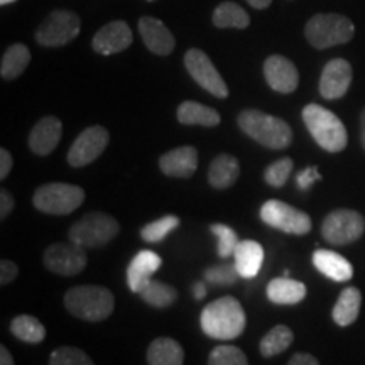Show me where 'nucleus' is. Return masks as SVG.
Wrapping results in <instances>:
<instances>
[{"label": "nucleus", "mask_w": 365, "mask_h": 365, "mask_svg": "<svg viewBox=\"0 0 365 365\" xmlns=\"http://www.w3.org/2000/svg\"><path fill=\"white\" fill-rule=\"evenodd\" d=\"M86 262L85 249L73 242H58L44 252V266L59 276H76L86 267Z\"/></svg>", "instance_id": "13"}, {"label": "nucleus", "mask_w": 365, "mask_h": 365, "mask_svg": "<svg viewBox=\"0 0 365 365\" xmlns=\"http://www.w3.org/2000/svg\"><path fill=\"white\" fill-rule=\"evenodd\" d=\"M65 307L73 317L85 322H102L115 308L110 289L103 286H75L65 294Z\"/></svg>", "instance_id": "3"}, {"label": "nucleus", "mask_w": 365, "mask_h": 365, "mask_svg": "<svg viewBox=\"0 0 365 365\" xmlns=\"http://www.w3.org/2000/svg\"><path fill=\"white\" fill-rule=\"evenodd\" d=\"M355 26L341 14H317L304 27L308 43L317 49H328L345 44L354 38Z\"/></svg>", "instance_id": "5"}, {"label": "nucleus", "mask_w": 365, "mask_h": 365, "mask_svg": "<svg viewBox=\"0 0 365 365\" xmlns=\"http://www.w3.org/2000/svg\"><path fill=\"white\" fill-rule=\"evenodd\" d=\"M293 159L291 158H281L276 163H272L271 166L264 171V181L267 182L272 188H281L286 185L287 178L291 176L293 171Z\"/></svg>", "instance_id": "36"}, {"label": "nucleus", "mask_w": 365, "mask_h": 365, "mask_svg": "<svg viewBox=\"0 0 365 365\" xmlns=\"http://www.w3.org/2000/svg\"><path fill=\"white\" fill-rule=\"evenodd\" d=\"M208 365H249L247 357L234 345H218L212 350Z\"/></svg>", "instance_id": "35"}, {"label": "nucleus", "mask_w": 365, "mask_h": 365, "mask_svg": "<svg viewBox=\"0 0 365 365\" xmlns=\"http://www.w3.org/2000/svg\"><path fill=\"white\" fill-rule=\"evenodd\" d=\"M17 274H19V267H17L16 262L7 261V259H4V261L0 262V284H11V282L17 277Z\"/></svg>", "instance_id": "40"}, {"label": "nucleus", "mask_w": 365, "mask_h": 365, "mask_svg": "<svg viewBox=\"0 0 365 365\" xmlns=\"http://www.w3.org/2000/svg\"><path fill=\"white\" fill-rule=\"evenodd\" d=\"M140 298L145 303L150 304V307L154 308H168L171 307L173 303H175L176 298H178V293L176 289L170 284H166V282H161V281H153L150 279L148 284L143 287V291H140Z\"/></svg>", "instance_id": "32"}, {"label": "nucleus", "mask_w": 365, "mask_h": 365, "mask_svg": "<svg viewBox=\"0 0 365 365\" xmlns=\"http://www.w3.org/2000/svg\"><path fill=\"white\" fill-rule=\"evenodd\" d=\"M11 333L26 344H41L46 339V328L38 318L31 314H19L11 322Z\"/></svg>", "instance_id": "30"}, {"label": "nucleus", "mask_w": 365, "mask_h": 365, "mask_svg": "<svg viewBox=\"0 0 365 365\" xmlns=\"http://www.w3.org/2000/svg\"><path fill=\"white\" fill-rule=\"evenodd\" d=\"M245 317L242 304L232 296L215 299L207 304L200 317V325L205 335L215 340H234L245 330Z\"/></svg>", "instance_id": "1"}, {"label": "nucleus", "mask_w": 365, "mask_h": 365, "mask_svg": "<svg viewBox=\"0 0 365 365\" xmlns=\"http://www.w3.org/2000/svg\"><path fill=\"white\" fill-rule=\"evenodd\" d=\"M237 124L244 134L267 149L281 150L289 148L293 143V130L287 122L255 108L240 112Z\"/></svg>", "instance_id": "2"}, {"label": "nucleus", "mask_w": 365, "mask_h": 365, "mask_svg": "<svg viewBox=\"0 0 365 365\" xmlns=\"http://www.w3.org/2000/svg\"><path fill=\"white\" fill-rule=\"evenodd\" d=\"M61 134L63 125L59 118L53 115L41 118L29 134V148L38 156H49L58 148Z\"/></svg>", "instance_id": "18"}, {"label": "nucleus", "mask_w": 365, "mask_h": 365, "mask_svg": "<svg viewBox=\"0 0 365 365\" xmlns=\"http://www.w3.org/2000/svg\"><path fill=\"white\" fill-rule=\"evenodd\" d=\"M14 210V198L7 190L0 191V218H7Z\"/></svg>", "instance_id": "41"}, {"label": "nucleus", "mask_w": 365, "mask_h": 365, "mask_svg": "<svg viewBox=\"0 0 365 365\" xmlns=\"http://www.w3.org/2000/svg\"><path fill=\"white\" fill-rule=\"evenodd\" d=\"M303 120L317 144L328 153H340L349 144L345 125L335 113L322 105H307L303 108Z\"/></svg>", "instance_id": "4"}, {"label": "nucleus", "mask_w": 365, "mask_h": 365, "mask_svg": "<svg viewBox=\"0 0 365 365\" xmlns=\"http://www.w3.org/2000/svg\"><path fill=\"white\" fill-rule=\"evenodd\" d=\"M159 168L166 176L190 178L198 168V150L193 145H182L163 154L159 158Z\"/></svg>", "instance_id": "19"}, {"label": "nucleus", "mask_w": 365, "mask_h": 365, "mask_svg": "<svg viewBox=\"0 0 365 365\" xmlns=\"http://www.w3.org/2000/svg\"><path fill=\"white\" fill-rule=\"evenodd\" d=\"M352 83V66L346 59L336 58L327 63L319 78V93L327 100H339Z\"/></svg>", "instance_id": "15"}, {"label": "nucleus", "mask_w": 365, "mask_h": 365, "mask_svg": "<svg viewBox=\"0 0 365 365\" xmlns=\"http://www.w3.org/2000/svg\"><path fill=\"white\" fill-rule=\"evenodd\" d=\"M31 61V51L26 44H12L2 56L0 75L4 80H16L26 71Z\"/></svg>", "instance_id": "29"}, {"label": "nucleus", "mask_w": 365, "mask_h": 365, "mask_svg": "<svg viewBox=\"0 0 365 365\" xmlns=\"http://www.w3.org/2000/svg\"><path fill=\"white\" fill-rule=\"evenodd\" d=\"M148 2H154V0H148Z\"/></svg>", "instance_id": "49"}, {"label": "nucleus", "mask_w": 365, "mask_h": 365, "mask_svg": "<svg viewBox=\"0 0 365 365\" xmlns=\"http://www.w3.org/2000/svg\"><path fill=\"white\" fill-rule=\"evenodd\" d=\"M149 365H182L185 352L182 346L173 339H156L148 349Z\"/></svg>", "instance_id": "27"}, {"label": "nucleus", "mask_w": 365, "mask_h": 365, "mask_svg": "<svg viewBox=\"0 0 365 365\" xmlns=\"http://www.w3.org/2000/svg\"><path fill=\"white\" fill-rule=\"evenodd\" d=\"M360 307H362V294H360L359 287H345L340 293L339 299H336L335 307H333V322L339 327L352 325L355 319L359 318Z\"/></svg>", "instance_id": "25"}, {"label": "nucleus", "mask_w": 365, "mask_h": 365, "mask_svg": "<svg viewBox=\"0 0 365 365\" xmlns=\"http://www.w3.org/2000/svg\"><path fill=\"white\" fill-rule=\"evenodd\" d=\"M161 267V257L153 250H140L127 267V284L139 294L143 287L153 279V274Z\"/></svg>", "instance_id": "20"}, {"label": "nucleus", "mask_w": 365, "mask_h": 365, "mask_svg": "<svg viewBox=\"0 0 365 365\" xmlns=\"http://www.w3.org/2000/svg\"><path fill=\"white\" fill-rule=\"evenodd\" d=\"M307 286L289 276L276 277L267 284V298L274 304H298L307 298Z\"/></svg>", "instance_id": "23"}, {"label": "nucleus", "mask_w": 365, "mask_h": 365, "mask_svg": "<svg viewBox=\"0 0 365 365\" xmlns=\"http://www.w3.org/2000/svg\"><path fill=\"white\" fill-rule=\"evenodd\" d=\"M313 264L319 272L336 282H346L352 279L354 267L344 255L333 252V250L318 249L313 254Z\"/></svg>", "instance_id": "21"}, {"label": "nucleus", "mask_w": 365, "mask_h": 365, "mask_svg": "<svg viewBox=\"0 0 365 365\" xmlns=\"http://www.w3.org/2000/svg\"><path fill=\"white\" fill-rule=\"evenodd\" d=\"M240 164L237 158L230 154H220L213 159L208 170V181L213 188L225 190L230 188L234 182L239 180Z\"/></svg>", "instance_id": "24"}, {"label": "nucleus", "mask_w": 365, "mask_h": 365, "mask_svg": "<svg viewBox=\"0 0 365 365\" xmlns=\"http://www.w3.org/2000/svg\"><path fill=\"white\" fill-rule=\"evenodd\" d=\"M294 333L286 325H277L267 331V335L261 340V354L266 359L279 355L293 344Z\"/></svg>", "instance_id": "31"}, {"label": "nucleus", "mask_w": 365, "mask_h": 365, "mask_svg": "<svg viewBox=\"0 0 365 365\" xmlns=\"http://www.w3.org/2000/svg\"><path fill=\"white\" fill-rule=\"evenodd\" d=\"M178 120L182 125L217 127L220 124V113L215 108H210L207 105L188 100V102H182L178 107Z\"/></svg>", "instance_id": "26"}, {"label": "nucleus", "mask_w": 365, "mask_h": 365, "mask_svg": "<svg viewBox=\"0 0 365 365\" xmlns=\"http://www.w3.org/2000/svg\"><path fill=\"white\" fill-rule=\"evenodd\" d=\"M185 66L188 70L190 76L196 83L212 93L217 98H227L228 97V86L223 81L222 75L218 73L212 59L208 54H205L202 49H188L185 54Z\"/></svg>", "instance_id": "11"}, {"label": "nucleus", "mask_w": 365, "mask_h": 365, "mask_svg": "<svg viewBox=\"0 0 365 365\" xmlns=\"http://www.w3.org/2000/svg\"><path fill=\"white\" fill-rule=\"evenodd\" d=\"M12 2H16V0H0V4H2V6H7V4H12Z\"/></svg>", "instance_id": "48"}, {"label": "nucleus", "mask_w": 365, "mask_h": 365, "mask_svg": "<svg viewBox=\"0 0 365 365\" xmlns=\"http://www.w3.org/2000/svg\"><path fill=\"white\" fill-rule=\"evenodd\" d=\"M261 218L269 227L291 235H307L312 230V218L308 213L291 207L279 200H269L261 207Z\"/></svg>", "instance_id": "9"}, {"label": "nucleus", "mask_w": 365, "mask_h": 365, "mask_svg": "<svg viewBox=\"0 0 365 365\" xmlns=\"http://www.w3.org/2000/svg\"><path fill=\"white\" fill-rule=\"evenodd\" d=\"M287 365H319L312 354H294Z\"/></svg>", "instance_id": "43"}, {"label": "nucleus", "mask_w": 365, "mask_h": 365, "mask_svg": "<svg viewBox=\"0 0 365 365\" xmlns=\"http://www.w3.org/2000/svg\"><path fill=\"white\" fill-rule=\"evenodd\" d=\"M247 2L254 9H259V11H262V9H267L269 6H271L272 0H247Z\"/></svg>", "instance_id": "46"}, {"label": "nucleus", "mask_w": 365, "mask_h": 365, "mask_svg": "<svg viewBox=\"0 0 365 365\" xmlns=\"http://www.w3.org/2000/svg\"><path fill=\"white\" fill-rule=\"evenodd\" d=\"M193 296L196 298V301L203 299L207 296V287H205L203 282H198V284L193 286Z\"/></svg>", "instance_id": "45"}, {"label": "nucleus", "mask_w": 365, "mask_h": 365, "mask_svg": "<svg viewBox=\"0 0 365 365\" xmlns=\"http://www.w3.org/2000/svg\"><path fill=\"white\" fill-rule=\"evenodd\" d=\"M12 156L7 149H0V178L6 180L9 176V173L12 170Z\"/></svg>", "instance_id": "42"}, {"label": "nucleus", "mask_w": 365, "mask_h": 365, "mask_svg": "<svg viewBox=\"0 0 365 365\" xmlns=\"http://www.w3.org/2000/svg\"><path fill=\"white\" fill-rule=\"evenodd\" d=\"M83 202V188L68 182H49L39 186L33 196L34 207L48 215H68Z\"/></svg>", "instance_id": "7"}, {"label": "nucleus", "mask_w": 365, "mask_h": 365, "mask_svg": "<svg viewBox=\"0 0 365 365\" xmlns=\"http://www.w3.org/2000/svg\"><path fill=\"white\" fill-rule=\"evenodd\" d=\"M139 33L143 38L145 48L150 53L158 54V56H168L175 51V36L163 21L156 17H140L139 19Z\"/></svg>", "instance_id": "17"}, {"label": "nucleus", "mask_w": 365, "mask_h": 365, "mask_svg": "<svg viewBox=\"0 0 365 365\" xmlns=\"http://www.w3.org/2000/svg\"><path fill=\"white\" fill-rule=\"evenodd\" d=\"M210 230H212V234L217 237L218 240V247H217V254L218 257L222 259H228L232 257L235 252L237 245H239V235H237V232L234 230L232 227L228 225H223V223H213L212 227H210Z\"/></svg>", "instance_id": "34"}, {"label": "nucleus", "mask_w": 365, "mask_h": 365, "mask_svg": "<svg viewBox=\"0 0 365 365\" xmlns=\"http://www.w3.org/2000/svg\"><path fill=\"white\" fill-rule=\"evenodd\" d=\"M365 232V220L355 210L340 208L327 215L322 235L331 245H349L357 242Z\"/></svg>", "instance_id": "8"}, {"label": "nucleus", "mask_w": 365, "mask_h": 365, "mask_svg": "<svg viewBox=\"0 0 365 365\" xmlns=\"http://www.w3.org/2000/svg\"><path fill=\"white\" fill-rule=\"evenodd\" d=\"M239 276L240 274L237 271L235 264H228V262L208 267L207 271H205V279L213 286H232L235 284L237 279H239Z\"/></svg>", "instance_id": "37"}, {"label": "nucleus", "mask_w": 365, "mask_h": 365, "mask_svg": "<svg viewBox=\"0 0 365 365\" xmlns=\"http://www.w3.org/2000/svg\"><path fill=\"white\" fill-rule=\"evenodd\" d=\"M264 262V249L255 240H242L234 252V264L240 277L252 279L259 274Z\"/></svg>", "instance_id": "22"}, {"label": "nucleus", "mask_w": 365, "mask_h": 365, "mask_svg": "<svg viewBox=\"0 0 365 365\" xmlns=\"http://www.w3.org/2000/svg\"><path fill=\"white\" fill-rule=\"evenodd\" d=\"M360 140H362V145L365 149V108L360 113Z\"/></svg>", "instance_id": "47"}, {"label": "nucleus", "mask_w": 365, "mask_h": 365, "mask_svg": "<svg viewBox=\"0 0 365 365\" xmlns=\"http://www.w3.org/2000/svg\"><path fill=\"white\" fill-rule=\"evenodd\" d=\"M178 227H180V218L175 215H166L143 227L140 237H143L145 242H149V244H156V242L166 239V237Z\"/></svg>", "instance_id": "33"}, {"label": "nucleus", "mask_w": 365, "mask_h": 365, "mask_svg": "<svg viewBox=\"0 0 365 365\" xmlns=\"http://www.w3.org/2000/svg\"><path fill=\"white\" fill-rule=\"evenodd\" d=\"M110 140V134L102 125H91L76 137L68 150V164L73 168H83L102 156Z\"/></svg>", "instance_id": "12"}, {"label": "nucleus", "mask_w": 365, "mask_h": 365, "mask_svg": "<svg viewBox=\"0 0 365 365\" xmlns=\"http://www.w3.org/2000/svg\"><path fill=\"white\" fill-rule=\"evenodd\" d=\"M0 365H14V359L6 346H0Z\"/></svg>", "instance_id": "44"}, {"label": "nucleus", "mask_w": 365, "mask_h": 365, "mask_svg": "<svg viewBox=\"0 0 365 365\" xmlns=\"http://www.w3.org/2000/svg\"><path fill=\"white\" fill-rule=\"evenodd\" d=\"M118 230V222L112 215L102 212H91L78 220L70 228V242L83 249H97L107 245L115 239Z\"/></svg>", "instance_id": "6"}, {"label": "nucleus", "mask_w": 365, "mask_h": 365, "mask_svg": "<svg viewBox=\"0 0 365 365\" xmlns=\"http://www.w3.org/2000/svg\"><path fill=\"white\" fill-rule=\"evenodd\" d=\"M319 180H322L319 171L314 166H309V168H307V170L301 171L298 176H296V185H298V188L301 191H307L312 188L313 182H317Z\"/></svg>", "instance_id": "39"}, {"label": "nucleus", "mask_w": 365, "mask_h": 365, "mask_svg": "<svg viewBox=\"0 0 365 365\" xmlns=\"http://www.w3.org/2000/svg\"><path fill=\"white\" fill-rule=\"evenodd\" d=\"M132 41H134V36L129 24L124 21H113L97 31L91 41V48L102 56H110V54L125 51Z\"/></svg>", "instance_id": "16"}, {"label": "nucleus", "mask_w": 365, "mask_h": 365, "mask_svg": "<svg viewBox=\"0 0 365 365\" xmlns=\"http://www.w3.org/2000/svg\"><path fill=\"white\" fill-rule=\"evenodd\" d=\"M49 365H95L83 350L75 346H61L49 357Z\"/></svg>", "instance_id": "38"}, {"label": "nucleus", "mask_w": 365, "mask_h": 365, "mask_svg": "<svg viewBox=\"0 0 365 365\" xmlns=\"http://www.w3.org/2000/svg\"><path fill=\"white\" fill-rule=\"evenodd\" d=\"M264 76L267 85L277 93H293L299 85L298 68L281 54H272L264 61Z\"/></svg>", "instance_id": "14"}, {"label": "nucleus", "mask_w": 365, "mask_h": 365, "mask_svg": "<svg viewBox=\"0 0 365 365\" xmlns=\"http://www.w3.org/2000/svg\"><path fill=\"white\" fill-rule=\"evenodd\" d=\"M80 29L81 21L75 12L53 11L36 31V41L46 48H59L71 43L80 34Z\"/></svg>", "instance_id": "10"}, {"label": "nucleus", "mask_w": 365, "mask_h": 365, "mask_svg": "<svg viewBox=\"0 0 365 365\" xmlns=\"http://www.w3.org/2000/svg\"><path fill=\"white\" fill-rule=\"evenodd\" d=\"M212 22L218 29H245L250 26V17L239 4L222 2L213 11Z\"/></svg>", "instance_id": "28"}]
</instances>
